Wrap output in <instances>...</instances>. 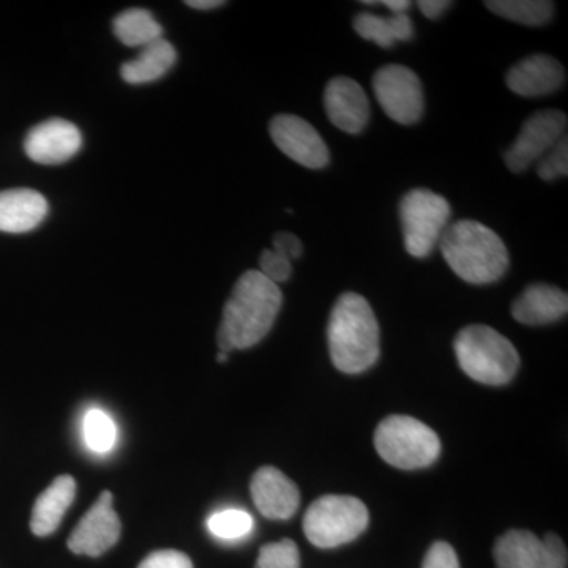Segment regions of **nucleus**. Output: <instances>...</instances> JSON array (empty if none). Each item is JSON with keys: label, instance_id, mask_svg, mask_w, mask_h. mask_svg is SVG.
<instances>
[{"label": "nucleus", "instance_id": "4", "mask_svg": "<svg viewBox=\"0 0 568 568\" xmlns=\"http://www.w3.org/2000/svg\"><path fill=\"white\" fill-rule=\"evenodd\" d=\"M454 347L459 368L477 383L504 386L517 375L518 351L488 325H467L455 336Z\"/></svg>", "mask_w": 568, "mask_h": 568}, {"label": "nucleus", "instance_id": "18", "mask_svg": "<svg viewBox=\"0 0 568 568\" xmlns=\"http://www.w3.org/2000/svg\"><path fill=\"white\" fill-rule=\"evenodd\" d=\"M48 211V201L36 190L0 192V231L9 234L29 233L44 222Z\"/></svg>", "mask_w": 568, "mask_h": 568}, {"label": "nucleus", "instance_id": "19", "mask_svg": "<svg viewBox=\"0 0 568 568\" xmlns=\"http://www.w3.org/2000/svg\"><path fill=\"white\" fill-rule=\"evenodd\" d=\"M77 496V481L61 476L44 489L32 510L31 529L36 536L47 537L59 528L67 510Z\"/></svg>", "mask_w": 568, "mask_h": 568}, {"label": "nucleus", "instance_id": "12", "mask_svg": "<svg viewBox=\"0 0 568 568\" xmlns=\"http://www.w3.org/2000/svg\"><path fill=\"white\" fill-rule=\"evenodd\" d=\"M121 537V521L112 507V495L104 491L71 532L69 548L74 555L97 558L114 547Z\"/></svg>", "mask_w": 568, "mask_h": 568}, {"label": "nucleus", "instance_id": "11", "mask_svg": "<svg viewBox=\"0 0 568 568\" xmlns=\"http://www.w3.org/2000/svg\"><path fill=\"white\" fill-rule=\"evenodd\" d=\"M268 132L284 155L308 170H323L331 162V152L323 136L312 123L298 115H276L271 121Z\"/></svg>", "mask_w": 568, "mask_h": 568}, {"label": "nucleus", "instance_id": "3", "mask_svg": "<svg viewBox=\"0 0 568 568\" xmlns=\"http://www.w3.org/2000/svg\"><path fill=\"white\" fill-rule=\"evenodd\" d=\"M448 267L469 284H491L507 274L510 256L503 239L487 224L459 220L448 224L439 242Z\"/></svg>", "mask_w": 568, "mask_h": 568}, {"label": "nucleus", "instance_id": "35", "mask_svg": "<svg viewBox=\"0 0 568 568\" xmlns=\"http://www.w3.org/2000/svg\"><path fill=\"white\" fill-rule=\"evenodd\" d=\"M216 361H219L220 364H224V362L227 361V354L220 351L219 355H216Z\"/></svg>", "mask_w": 568, "mask_h": 568}, {"label": "nucleus", "instance_id": "34", "mask_svg": "<svg viewBox=\"0 0 568 568\" xmlns=\"http://www.w3.org/2000/svg\"><path fill=\"white\" fill-rule=\"evenodd\" d=\"M384 6H386L387 9L390 10L392 14H402L407 13V10L410 9V6H413V3H410L409 0H386V2H384Z\"/></svg>", "mask_w": 568, "mask_h": 568}, {"label": "nucleus", "instance_id": "9", "mask_svg": "<svg viewBox=\"0 0 568 568\" xmlns=\"http://www.w3.org/2000/svg\"><path fill=\"white\" fill-rule=\"evenodd\" d=\"M377 103L392 121L413 125L425 111L424 88L420 78L405 65H386L373 77Z\"/></svg>", "mask_w": 568, "mask_h": 568}, {"label": "nucleus", "instance_id": "24", "mask_svg": "<svg viewBox=\"0 0 568 568\" xmlns=\"http://www.w3.org/2000/svg\"><path fill=\"white\" fill-rule=\"evenodd\" d=\"M84 440L95 454H108L118 443V426L102 409H91L84 417Z\"/></svg>", "mask_w": 568, "mask_h": 568}, {"label": "nucleus", "instance_id": "16", "mask_svg": "<svg viewBox=\"0 0 568 568\" xmlns=\"http://www.w3.org/2000/svg\"><path fill=\"white\" fill-rule=\"evenodd\" d=\"M506 81L517 95L536 99L559 91L566 81V70L551 55L534 54L511 67Z\"/></svg>", "mask_w": 568, "mask_h": 568}, {"label": "nucleus", "instance_id": "26", "mask_svg": "<svg viewBox=\"0 0 568 568\" xmlns=\"http://www.w3.org/2000/svg\"><path fill=\"white\" fill-rule=\"evenodd\" d=\"M256 568H301L297 545L290 538L265 545L257 556Z\"/></svg>", "mask_w": 568, "mask_h": 568}, {"label": "nucleus", "instance_id": "7", "mask_svg": "<svg viewBox=\"0 0 568 568\" xmlns=\"http://www.w3.org/2000/svg\"><path fill=\"white\" fill-rule=\"evenodd\" d=\"M450 216V204L440 194L426 189L407 192L399 203L406 252L417 260L428 257L439 245Z\"/></svg>", "mask_w": 568, "mask_h": 568}, {"label": "nucleus", "instance_id": "29", "mask_svg": "<svg viewBox=\"0 0 568 568\" xmlns=\"http://www.w3.org/2000/svg\"><path fill=\"white\" fill-rule=\"evenodd\" d=\"M138 568H193V564L189 556L181 551L162 549L149 555Z\"/></svg>", "mask_w": 568, "mask_h": 568}, {"label": "nucleus", "instance_id": "10", "mask_svg": "<svg viewBox=\"0 0 568 568\" xmlns=\"http://www.w3.org/2000/svg\"><path fill=\"white\" fill-rule=\"evenodd\" d=\"M496 568H567L562 538L547 534L538 538L529 530H508L495 545Z\"/></svg>", "mask_w": 568, "mask_h": 568}, {"label": "nucleus", "instance_id": "25", "mask_svg": "<svg viewBox=\"0 0 568 568\" xmlns=\"http://www.w3.org/2000/svg\"><path fill=\"white\" fill-rule=\"evenodd\" d=\"M207 529L219 540L237 541L250 536L253 530V518L248 511L226 508L207 519Z\"/></svg>", "mask_w": 568, "mask_h": 568}, {"label": "nucleus", "instance_id": "21", "mask_svg": "<svg viewBox=\"0 0 568 568\" xmlns=\"http://www.w3.org/2000/svg\"><path fill=\"white\" fill-rule=\"evenodd\" d=\"M354 29L362 39L375 41L384 50L394 47L396 41H409L414 37V24L407 13L383 18L364 11L354 18Z\"/></svg>", "mask_w": 568, "mask_h": 568}, {"label": "nucleus", "instance_id": "28", "mask_svg": "<svg viewBox=\"0 0 568 568\" xmlns=\"http://www.w3.org/2000/svg\"><path fill=\"white\" fill-rule=\"evenodd\" d=\"M260 272L272 283L280 284L291 278L293 265L275 250H264L260 257Z\"/></svg>", "mask_w": 568, "mask_h": 568}, {"label": "nucleus", "instance_id": "32", "mask_svg": "<svg viewBox=\"0 0 568 568\" xmlns=\"http://www.w3.org/2000/svg\"><path fill=\"white\" fill-rule=\"evenodd\" d=\"M452 6H454V3L447 2V0H420V2H418L422 13H424L428 20H437V18L443 17Z\"/></svg>", "mask_w": 568, "mask_h": 568}, {"label": "nucleus", "instance_id": "22", "mask_svg": "<svg viewBox=\"0 0 568 568\" xmlns=\"http://www.w3.org/2000/svg\"><path fill=\"white\" fill-rule=\"evenodd\" d=\"M114 36L125 47L144 48L163 39V28L149 10L130 9L122 11L112 21Z\"/></svg>", "mask_w": 568, "mask_h": 568}, {"label": "nucleus", "instance_id": "5", "mask_svg": "<svg viewBox=\"0 0 568 568\" xmlns=\"http://www.w3.org/2000/svg\"><path fill=\"white\" fill-rule=\"evenodd\" d=\"M375 446L384 462L405 470L433 465L440 454L436 432L409 416L384 418L376 428Z\"/></svg>", "mask_w": 568, "mask_h": 568}, {"label": "nucleus", "instance_id": "33", "mask_svg": "<svg viewBox=\"0 0 568 568\" xmlns=\"http://www.w3.org/2000/svg\"><path fill=\"white\" fill-rule=\"evenodd\" d=\"M185 6L192 7L194 10H215L226 6L222 0H189Z\"/></svg>", "mask_w": 568, "mask_h": 568}, {"label": "nucleus", "instance_id": "14", "mask_svg": "<svg viewBox=\"0 0 568 568\" xmlns=\"http://www.w3.org/2000/svg\"><path fill=\"white\" fill-rule=\"evenodd\" d=\"M324 106L328 121L349 134H361L368 125L369 100L357 81L338 77L328 82L324 92Z\"/></svg>", "mask_w": 568, "mask_h": 568}, {"label": "nucleus", "instance_id": "1", "mask_svg": "<svg viewBox=\"0 0 568 568\" xmlns=\"http://www.w3.org/2000/svg\"><path fill=\"white\" fill-rule=\"evenodd\" d=\"M283 305L278 284L265 278L260 271L245 272L235 283L224 305L216 342L222 353L248 349L264 339L274 327Z\"/></svg>", "mask_w": 568, "mask_h": 568}, {"label": "nucleus", "instance_id": "13", "mask_svg": "<svg viewBox=\"0 0 568 568\" xmlns=\"http://www.w3.org/2000/svg\"><path fill=\"white\" fill-rule=\"evenodd\" d=\"M82 136L74 123L63 119H50L33 126L24 141V151L32 162L62 164L81 151Z\"/></svg>", "mask_w": 568, "mask_h": 568}, {"label": "nucleus", "instance_id": "2", "mask_svg": "<svg viewBox=\"0 0 568 568\" xmlns=\"http://www.w3.org/2000/svg\"><path fill=\"white\" fill-rule=\"evenodd\" d=\"M332 364L346 375H358L376 364L381 354L379 324L364 295H339L327 327Z\"/></svg>", "mask_w": 568, "mask_h": 568}, {"label": "nucleus", "instance_id": "17", "mask_svg": "<svg viewBox=\"0 0 568 568\" xmlns=\"http://www.w3.org/2000/svg\"><path fill=\"white\" fill-rule=\"evenodd\" d=\"M566 291L547 283H534L511 305V315L519 324L547 325L567 316Z\"/></svg>", "mask_w": 568, "mask_h": 568}, {"label": "nucleus", "instance_id": "30", "mask_svg": "<svg viewBox=\"0 0 568 568\" xmlns=\"http://www.w3.org/2000/svg\"><path fill=\"white\" fill-rule=\"evenodd\" d=\"M422 568H459L457 552L446 541H436L426 552Z\"/></svg>", "mask_w": 568, "mask_h": 568}, {"label": "nucleus", "instance_id": "8", "mask_svg": "<svg viewBox=\"0 0 568 568\" xmlns=\"http://www.w3.org/2000/svg\"><path fill=\"white\" fill-rule=\"evenodd\" d=\"M566 112L559 110L538 111L523 123L517 140L506 152V164L511 173H526L532 164L540 162L566 138Z\"/></svg>", "mask_w": 568, "mask_h": 568}, {"label": "nucleus", "instance_id": "20", "mask_svg": "<svg viewBox=\"0 0 568 568\" xmlns=\"http://www.w3.org/2000/svg\"><path fill=\"white\" fill-rule=\"evenodd\" d=\"M178 61V51L170 41L160 39L141 48L136 59L123 63L122 80L129 84H148V82L162 80Z\"/></svg>", "mask_w": 568, "mask_h": 568}, {"label": "nucleus", "instance_id": "6", "mask_svg": "<svg viewBox=\"0 0 568 568\" xmlns=\"http://www.w3.org/2000/svg\"><path fill=\"white\" fill-rule=\"evenodd\" d=\"M368 508L353 496L320 497L306 510L304 532L317 548H336L355 540L368 526Z\"/></svg>", "mask_w": 568, "mask_h": 568}, {"label": "nucleus", "instance_id": "31", "mask_svg": "<svg viewBox=\"0 0 568 568\" xmlns=\"http://www.w3.org/2000/svg\"><path fill=\"white\" fill-rule=\"evenodd\" d=\"M276 253L282 254L287 261L298 260L304 253V245L301 239L293 233H278L274 237V248Z\"/></svg>", "mask_w": 568, "mask_h": 568}, {"label": "nucleus", "instance_id": "15", "mask_svg": "<svg viewBox=\"0 0 568 568\" xmlns=\"http://www.w3.org/2000/svg\"><path fill=\"white\" fill-rule=\"evenodd\" d=\"M250 489L254 506L268 519H290L301 504L297 485L276 467H261L254 474Z\"/></svg>", "mask_w": 568, "mask_h": 568}, {"label": "nucleus", "instance_id": "23", "mask_svg": "<svg viewBox=\"0 0 568 568\" xmlns=\"http://www.w3.org/2000/svg\"><path fill=\"white\" fill-rule=\"evenodd\" d=\"M485 7L504 20L532 28L548 24L555 14V3L547 0H489Z\"/></svg>", "mask_w": 568, "mask_h": 568}, {"label": "nucleus", "instance_id": "27", "mask_svg": "<svg viewBox=\"0 0 568 568\" xmlns=\"http://www.w3.org/2000/svg\"><path fill=\"white\" fill-rule=\"evenodd\" d=\"M538 178L545 182L556 181L558 178H567L568 174V141L567 136L547 153L544 159L538 162Z\"/></svg>", "mask_w": 568, "mask_h": 568}]
</instances>
